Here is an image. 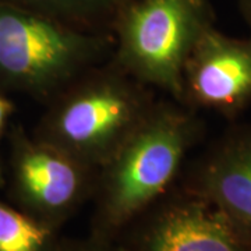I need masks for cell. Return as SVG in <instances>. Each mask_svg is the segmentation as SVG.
Returning <instances> with one entry per match:
<instances>
[{"label":"cell","instance_id":"1","mask_svg":"<svg viewBox=\"0 0 251 251\" xmlns=\"http://www.w3.org/2000/svg\"><path fill=\"white\" fill-rule=\"evenodd\" d=\"M205 135L200 112L158 98L148 116L97 173L90 232L119 242L126 229L179 184Z\"/></svg>","mask_w":251,"mask_h":251},{"label":"cell","instance_id":"2","mask_svg":"<svg viewBox=\"0 0 251 251\" xmlns=\"http://www.w3.org/2000/svg\"><path fill=\"white\" fill-rule=\"evenodd\" d=\"M156 99L155 90L109 59L50 99L32 134L99 169L143 123Z\"/></svg>","mask_w":251,"mask_h":251},{"label":"cell","instance_id":"3","mask_svg":"<svg viewBox=\"0 0 251 251\" xmlns=\"http://www.w3.org/2000/svg\"><path fill=\"white\" fill-rule=\"evenodd\" d=\"M113 48L112 34L0 0V90L46 105L82 73L109 60Z\"/></svg>","mask_w":251,"mask_h":251},{"label":"cell","instance_id":"4","mask_svg":"<svg viewBox=\"0 0 251 251\" xmlns=\"http://www.w3.org/2000/svg\"><path fill=\"white\" fill-rule=\"evenodd\" d=\"M215 14L208 0H133L112 28L110 60L135 80L181 100V73Z\"/></svg>","mask_w":251,"mask_h":251},{"label":"cell","instance_id":"5","mask_svg":"<svg viewBox=\"0 0 251 251\" xmlns=\"http://www.w3.org/2000/svg\"><path fill=\"white\" fill-rule=\"evenodd\" d=\"M4 187L9 202L62 230L94 194L98 169L10 125Z\"/></svg>","mask_w":251,"mask_h":251},{"label":"cell","instance_id":"6","mask_svg":"<svg viewBox=\"0 0 251 251\" xmlns=\"http://www.w3.org/2000/svg\"><path fill=\"white\" fill-rule=\"evenodd\" d=\"M125 251H251V240L221 209L180 187L138 216L119 239Z\"/></svg>","mask_w":251,"mask_h":251},{"label":"cell","instance_id":"7","mask_svg":"<svg viewBox=\"0 0 251 251\" xmlns=\"http://www.w3.org/2000/svg\"><path fill=\"white\" fill-rule=\"evenodd\" d=\"M180 103L234 122L251 106V35L237 38L208 28L181 73Z\"/></svg>","mask_w":251,"mask_h":251},{"label":"cell","instance_id":"8","mask_svg":"<svg viewBox=\"0 0 251 251\" xmlns=\"http://www.w3.org/2000/svg\"><path fill=\"white\" fill-rule=\"evenodd\" d=\"M179 186L214 204L251 240V122L227 127L188 161Z\"/></svg>","mask_w":251,"mask_h":251},{"label":"cell","instance_id":"9","mask_svg":"<svg viewBox=\"0 0 251 251\" xmlns=\"http://www.w3.org/2000/svg\"><path fill=\"white\" fill-rule=\"evenodd\" d=\"M45 14L73 27L112 34L122 10L133 0H1Z\"/></svg>","mask_w":251,"mask_h":251},{"label":"cell","instance_id":"10","mask_svg":"<svg viewBox=\"0 0 251 251\" xmlns=\"http://www.w3.org/2000/svg\"><path fill=\"white\" fill-rule=\"evenodd\" d=\"M62 230L0 198V251H56Z\"/></svg>","mask_w":251,"mask_h":251},{"label":"cell","instance_id":"11","mask_svg":"<svg viewBox=\"0 0 251 251\" xmlns=\"http://www.w3.org/2000/svg\"><path fill=\"white\" fill-rule=\"evenodd\" d=\"M56 251H125L119 242L88 233L85 237H62Z\"/></svg>","mask_w":251,"mask_h":251},{"label":"cell","instance_id":"12","mask_svg":"<svg viewBox=\"0 0 251 251\" xmlns=\"http://www.w3.org/2000/svg\"><path fill=\"white\" fill-rule=\"evenodd\" d=\"M14 112H16L14 102L3 94V90H0V148H1L3 137L7 135L10 120ZM3 187H4V162L0 152V190H3Z\"/></svg>","mask_w":251,"mask_h":251},{"label":"cell","instance_id":"13","mask_svg":"<svg viewBox=\"0 0 251 251\" xmlns=\"http://www.w3.org/2000/svg\"><path fill=\"white\" fill-rule=\"evenodd\" d=\"M239 9L242 13V17L251 29V0H239Z\"/></svg>","mask_w":251,"mask_h":251}]
</instances>
